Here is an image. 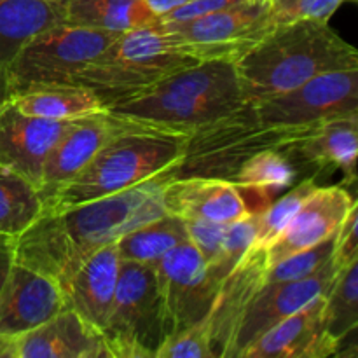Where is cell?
Masks as SVG:
<instances>
[{
  "instance_id": "obj_1",
  "label": "cell",
  "mask_w": 358,
  "mask_h": 358,
  "mask_svg": "<svg viewBox=\"0 0 358 358\" xmlns=\"http://www.w3.org/2000/svg\"><path fill=\"white\" fill-rule=\"evenodd\" d=\"M173 171L117 194L42 213L16 238L14 262L55 280L62 289L90 255L164 212L161 192Z\"/></svg>"
},
{
  "instance_id": "obj_2",
  "label": "cell",
  "mask_w": 358,
  "mask_h": 358,
  "mask_svg": "<svg viewBox=\"0 0 358 358\" xmlns=\"http://www.w3.org/2000/svg\"><path fill=\"white\" fill-rule=\"evenodd\" d=\"M245 103L236 65L208 59L171 73L142 96L107 112L124 128L187 138Z\"/></svg>"
},
{
  "instance_id": "obj_3",
  "label": "cell",
  "mask_w": 358,
  "mask_h": 358,
  "mask_svg": "<svg viewBox=\"0 0 358 358\" xmlns=\"http://www.w3.org/2000/svg\"><path fill=\"white\" fill-rule=\"evenodd\" d=\"M234 65L245 101L261 103L322 73L358 69V51L329 20H299L273 28Z\"/></svg>"
},
{
  "instance_id": "obj_4",
  "label": "cell",
  "mask_w": 358,
  "mask_h": 358,
  "mask_svg": "<svg viewBox=\"0 0 358 358\" xmlns=\"http://www.w3.org/2000/svg\"><path fill=\"white\" fill-rule=\"evenodd\" d=\"M196 63L157 21L119 35L70 84L96 94L105 110L142 96L178 70Z\"/></svg>"
},
{
  "instance_id": "obj_5",
  "label": "cell",
  "mask_w": 358,
  "mask_h": 358,
  "mask_svg": "<svg viewBox=\"0 0 358 358\" xmlns=\"http://www.w3.org/2000/svg\"><path fill=\"white\" fill-rule=\"evenodd\" d=\"M185 143V136L161 135L119 124L117 131L94 154L87 166L56 194L42 213L117 194L157 175L170 173L180 164Z\"/></svg>"
},
{
  "instance_id": "obj_6",
  "label": "cell",
  "mask_w": 358,
  "mask_h": 358,
  "mask_svg": "<svg viewBox=\"0 0 358 358\" xmlns=\"http://www.w3.org/2000/svg\"><path fill=\"white\" fill-rule=\"evenodd\" d=\"M315 128H275L259 119L254 103L196 129L187 136L185 152L173 177H219L229 180L236 168L266 149L289 152L290 147Z\"/></svg>"
},
{
  "instance_id": "obj_7",
  "label": "cell",
  "mask_w": 358,
  "mask_h": 358,
  "mask_svg": "<svg viewBox=\"0 0 358 358\" xmlns=\"http://www.w3.org/2000/svg\"><path fill=\"white\" fill-rule=\"evenodd\" d=\"M100 332L110 358H156L166 334L152 264L121 262L114 301Z\"/></svg>"
},
{
  "instance_id": "obj_8",
  "label": "cell",
  "mask_w": 358,
  "mask_h": 358,
  "mask_svg": "<svg viewBox=\"0 0 358 358\" xmlns=\"http://www.w3.org/2000/svg\"><path fill=\"white\" fill-rule=\"evenodd\" d=\"M121 34L58 23L34 35L6 66L13 96L28 90L70 84Z\"/></svg>"
},
{
  "instance_id": "obj_9",
  "label": "cell",
  "mask_w": 358,
  "mask_h": 358,
  "mask_svg": "<svg viewBox=\"0 0 358 358\" xmlns=\"http://www.w3.org/2000/svg\"><path fill=\"white\" fill-rule=\"evenodd\" d=\"M159 23V21H157ZM196 62L236 63L275 28L271 0H247L189 21L159 23Z\"/></svg>"
},
{
  "instance_id": "obj_10",
  "label": "cell",
  "mask_w": 358,
  "mask_h": 358,
  "mask_svg": "<svg viewBox=\"0 0 358 358\" xmlns=\"http://www.w3.org/2000/svg\"><path fill=\"white\" fill-rule=\"evenodd\" d=\"M254 105L259 119L275 128H317L332 119L358 117V69L322 73Z\"/></svg>"
},
{
  "instance_id": "obj_11",
  "label": "cell",
  "mask_w": 358,
  "mask_h": 358,
  "mask_svg": "<svg viewBox=\"0 0 358 358\" xmlns=\"http://www.w3.org/2000/svg\"><path fill=\"white\" fill-rule=\"evenodd\" d=\"M164 315V334L171 336L198 324L212 310L219 283L191 241H182L154 262Z\"/></svg>"
},
{
  "instance_id": "obj_12",
  "label": "cell",
  "mask_w": 358,
  "mask_h": 358,
  "mask_svg": "<svg viewBox=\"0 0 358 358\" xmlns=\"http://www.w3.org/2000/svg\"><path fill=\"white\" fill-rule=\"evenodd\" d=\"M334 275L336 268L331 259L324 268L308 278L296 280V282L264 283L245 310L240 327L234 336L231 358H241L245 350L273 325L296 313L317 296L325 294Z\"/></svg>"
},
{
  "instance_id": "obj_13",
  "label": "cell",
  "mask_w": 358,
  "mask_h": 358,
  "mask_svg": "<svg viewBox=\"0 0 358 358\" xmlns=\"http://www.w3.org/2000/svg\"><path fill=\"white\" fill-rule=\"evenodd\" d=\"M70 124L23 114L10 100L0 110V170L20 175L38 189L45 159Z\"/></svg>"
},
{
  "instance_id": "obj_14",
  "label": "cell",
  "mask_w": 358,
  "mask_h": 358,
  "mask_svg": "<svg viewBox=\"0 0 358 358\" xmlns=\"http://www.w3.org/2000/svg\"><path fill=\"white\" fill-rule=\"evenodd\" d=\"M266 248L252 245L233 271L219 283L212 310L206 315L212 358H231L234 336L252 297L264 285Z\"/></svg>"
},
{
  "instance_id": "obj_15",
  "label": "cell",
  "mask_w": 358,
  "mask_h": 358,
  "mask_svg": "<svg viewBox=\"0 0 358 358\" xmlns=\"http://www.w3.org/2000/svg\"><path fill=\"white\" fill-rule=\"evenodd\" d=\"M119 129L115 119L107 110L73 119L49 152L42 170L38 196L44 210L69 182L87 166L94 154Z\"/></svg>"
},
{
  "instance_id": "obj_16",
  "label": "cell",
  "mask_w": 358,
  "mask_h": 358,
  "mask_svg": "<svg viewBox=\"0 0 358 358\" xmlns=\"http://www.w3.org/2000/svg\"><path fill=\"white\" fill-rule=\"evenodd\" d=\"M63 310V292L55 280L14 262L0 289V334L17 338Z\"/></svg>"
},
{
  "instance_id": "obj_17",
  "label": "cell",
  "mask_w": 358,
  "mask_h": 358,
  "mask_svg": "<svg viewBox=\"0 0 358 358\" xmlns=\"http://www.w3.org/2000/svg\"><path fill=\"white\" fill-rule=\"evenodd\" d=\"M353 203L355 199L341 185L317 187V191L301 205L285 229L266 248L268 266L334 236Z\"/></svg>"
},
{
  "instance_id": "obj_18",
  "label": "cell",
  "mask_w": 358,
  "mask_h": 358,
  "mask_svg": "<svg viewBox=\"0 0 358 358\" xmlns=\"http://www.w3.org/2000/svg\"><path fill=\"white\" fill-rule=\"evenodd\" d=\"M322 311H324V294L273 325L245 350L241 358L334 357L338 353L339 343L325 332Z\"/></svg>"
},
{
  "instance_id": "obj_19",
  "label": "cell",
  "mask_w": 358,
  "mask_h": 358,
  "mask_svg": "<svg viewBox=\"0 0 358 358\" xmlns=\"http://www.w3.org/2000/svg\"><path fill=\"white\" fill-rule=\"evenodd\" d=\"M161 201L164 212L184 220L227 224L250 215L236 185L219 177H171Z\"/></svg>"
},
{
  "instance_id": "obj_20",
  "label": "cell",
  "mask_w": 358,
  "mask_h": 358,
  "mask_svg": "<svg viewBox=\"0 0 358 358\" xmlns=\"http://www.w3.org/2000/svg\"><path fill=\"white\" fill-rule=\"evenodd\" d=\"M119 268L121 259L115 241L90 255L62 287L65 310L76 311L83 320L101 331L115 296Z\"/></svg>"
},
{
  "instance_id": "obj_21",
  "label": "cell",
  "mask_w": 358,
  "mask_h": 358,
  "mask_svg": "<svg viewBox=\"0 0 358 358\" xmlns=\"http://www.w3.org/2000/svg\"><path fill=\"white\" fill-rule=\"evenodd\" d=\"M17 358H110L100 331L63 310L38 327L17 336Z\"/></svg>"
},
{
  "instance_id": "obj_22",
  "label": "cell",
  "mask_w": 358,
  "mask_h": 358,
  "mask_svg": "<svg viewBox=\"0 0 358 358\" xmlns=\"http://www.w3.org/2000/svg\"><path fill=\"white\" fill-rule=\"evenodd\" d=\"M289 152L327 170H341L346 182H355L358 154V117L332 119L297 140Z\"/></svg>"
},
{
  "instance_id": "obj_23",
  "label": "cell",
  "mask_w": 358,
  "mask_h": 358,
  "mask_svg": "<svg viewBox=\"0 0 358 358\" xmlns=\"http://www.w3.org/2000/svg\"><path fill=\"white\" fill-rule=\"evenodd\" d=\"M229 180L238 187L248 212L257 213L294 184L296 170L285 150L266 149L245 159Z\"/></svg>"
},
{
  "instance_id": "obj_24",
  "label": "cell",
  "mask_w": 358,
  "mask_h": 358,
  "mask_svg": "<svg viewBox=\"0 0 358 358\" xmlns=\"http://www.w3.org/2000/svg\"><path fill=\"white\" fill-rule=\"evenodd\" d=\"M65 21V0H0V66L34 35Z\"/></svg>"
},
{
  "instance_id": "obj_25",
  "label": "cell",
  "mask_w": 358,
  "mask_h": 358,
  "mask_svg": "<svg viewBox=\"0 0 358 358\" xmlns=\"http://www.w3.org/2000/svg\"><path fill=\"white\" fill-rule=\"evenodd\" d=\"M10 100L23 114L51 121H73L105 110L96 94L80 84L35 87Z\"/></svg>"
},
{
  "instance_id": "obj_26",
  "label": "cell",
  "mask_w": 358,
  "mask_h": 358,
  "mask_svg": "<svg viewBox=\"0 0 358 358\" xmlns=\"http://www.w3.org/2000/svg\"><path fill=\"white\" fill-rule=\"evenodd\" d=\"M156 20L145 0H65L63 23L124 34Z\"/></svg>"
},
{
  "instance_id": "obj_27",
  "label": "cell",
  "mask_w": 358,
  "mask_h": 358,
  "mask_svg": "<svg viewBox=\"0 0 358 358\" xmlns=\"http://www.w3.org/2000/svg\"><path fill=\"white\" fill-rule=\"evenodd\" d=\"M187 240L189 234L185 220L171 213H163L157 219L149 220L122 234L115 241V247H117L121 262L154 264L170 248Z\"/></svg>"
},
{
  "instance_id": "obj_28",
  "label": "cell",
  "mask_w": 358,
  "mask_h": 358,
  "mask_svg": "<svg viewBox=\"0 0 358 358\" xmlns=\"http://www.w3.org/2000/svg\"><path fill=\"white\" fill-rule=\"evenodd\" d=\"M324 329L332 339L341 341L358 329V261L336 271L324 294Z\"/></svg>"
},
{
  "instance_id": "obj_29",
  "label": "cell",
  "mask_w": 358,
  "mask_h": 358,
  "mask_svg": "<svg viewBox=\"0 0 358 358\" xmlns=\"http://www.w3.org/2000/svg\"><path fill=\"white\" fill-rule=\"evenodd\" d=\"M42 212L37 189L20 175L0 170V234L17 238Z\"/></svg>"
},
{
  "instance_id": "obj_30",
  "label": "cell",
  "mask_w": 358,
  "mask_h": 358,
  "mask_svg": "<svg viewBox=\"0 0 358 358\" xmlns=\"http://www.w3.org/2000/svg\"><path fill=\"white\" fill-rule=\"evenodd\" d=\"M317 182L313 178L303 180L285 194H280L273 199L264 210L254 213L255 217V243L261 248H268L276 240L280 233L285 229L297 210L304 201L317 191Z\"/></svg>"
},
{
  "instance_id": "obj_31",
  "label": "cell",
  "mask_w": 358,
  "mask_h": 358,
  "mask_svg": "<svg viewBox=\"0 0 358 358\" xmlns=\"http://www.w3.org/2000/svg\"><path fill=\"white\" fill-rule=\"evenodd\" d=\"M334 240L336 234L324 240L322 243L315 245V247L289 255V257L282 259L275 264H269L266 268L264 283L296 282V280H303L315 275L318 269L324 268L332 259Z\"/></svg>"
},
{
  "instance_id": "obj_32",
  "label": "cell",
  "mask_w": 358,
  "mask_h": 358,
  "mask_svg": "<svg viewBox=\"0 0 358 358\" xmlns=\"http://www.w3.org/2000/svg\"><path fill=\"white\" fill-rule=\"evenodd\" d=\"M255 243V217L254 213L243 217L240 220L226 224V234H224V243L220 257L212 268H208L210 276L213 282L220 283L231 271L234 266L243 259Z\"/></svg>"
},
{
  "instance_id": "obj_33",
  "label": "cell",
  "mask_w": 358,
  "mask_h": 358,
  "mask_svg": "<svg viewBox=\"0 0 358 358\" xmlns=\"http://www.w3.org/2000/svg\"><path fill=\"white\" fill-rule=\"evenodd\" d=\"M156 358H212L205 318L185 331L168 336Z\"/></svg>"
},
{
  "instance_id": "obj_34",
  "label": "cell",
  "mask_w": 358,
  "mask_h": 358,
  "mask_svg": "<svg viewBox=\"0 0 358 358\" xmlns=\"http://www.w3.org/2000/svg\"><path fill=\"white\" fill-rule=\"evenodd\" d=\"M345 0H271L275 27L299 20H331Z\"/></svg>"
},
{
  "instance_id": "obj_35",
  "label": "cell",
  "mask_w": 358,
  "mask_h": 358,
  "mask_svg": "<svg viewBox=\"0 0 358 358\" xmlns=\"http://www.w3.org/2000/svg\"><path fill=\"white\" fill-rule=\"evenodd\" d=\"M189 241L196 247L206 268H212L220 257L226 234V224L210 222V220H185Z\"/></svg>"
},
{
  "instance_id": "obj_36",
  "label": "cell",
  "mask_w": 358,
  "mask_h": 358,
  "mask_svg": "<svg viewBox=\"0 0 358 358\" xmlns=\"http://www.w3.org/2000/svg\"><path fill=\"white\" fill-rule=\"evenodd\" d=\"M358 205L357 201L350 208L348 215L345 217L343 224L339 226L334 240V250H332V264L336 271H339L345 266L358 261Z\"/></svg>"
},
{
  "instance_id": "obj_37",
  "label": "cell",
  "mask_w": 358,
  "mask_h": 358,
  "mask_svg": "<svg viewBox=\"0 0 358 358\" xmlns=\"http://www.w3.org/2000/svg\"><path fill=\"white\" fill-rule=\"evenodd\" d=\"M241 2H247V0H189V2H185L184 6L177 7V9L159 16L156 21H159V23L189 21V20H194V17L205 16V14L217 13V10L238 6V3Z\"/></svg>"
},
{
  "instance_id": "obj_38",
  "label": "cell",
  "mask_w": 358,
  "mask_h": 358,
  "mask_svg": "<svg viewBox=\"0 0 358 358\" xmlns=\"http://www.w3.org/2000/svg\"><path fill=\"white\" fill-rule=\"evenodd\" d=\"M14 250H16V238L0 234V289L14 264Z\"/></svg>"
},
{
  "instance_id": "obj_39",
  "label": "cell",
  "mask_w": 358,
  "mask_h": 358,
  "mask_svg": "<svg viewBox=\"0 0 358 358\" xmlns=\"http://www.w3.org/2000/svg\"><path fill=\"white\" fill-rule=\"evenodd\" d=\"M147 3H149L150 9L156 13V16H163V14L170 13V10L177 9V7L184 6L185 2H189V0H145Z\"/></svg>"
},
{
  "instance_id": "obj_40",
  "label": "cell",
  "mask_w": 358,
  "mask_h": 358,
  "mask_svg": "<svg viewBox=\"0 0 358 358\" xmlns=\"http://www.w3.org/2000/svg\"><path fill=\"white\" fill-rule=\"evenodd\" d=\"M0 358H17V338L0 334Z\"/></svg>"
},
{
  "instance_id": "obj_41",
  "label": "cell",
  "mask_w": 358,
  "mask_h": 358,
  "mask_svg": "<svg viewBox=\"0 0 358 358\" xmlns=\"http://www.w3.org/2000/svg\"><path fill=\"white\" fill-rule=\"evenodd\" d=\"M10 98H13V93H10L7 70H6V66H0V110H2L7 103H9Z\"/></svg>"
}]
</instances>
